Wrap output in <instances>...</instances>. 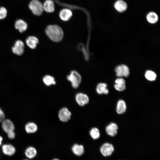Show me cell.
<instances>
[{
  "label": "cell",
  "mask_w": 160,
  "mask_h": 160,
  "mask_svg": "<svg viewBox=\"0 0 160 160\" xmlns=\"http://www.w3.org/2000/svg\"><path fill=\"white\" fill-rule=\"evenodd\" d=\"M115 82L116 84L114 87L117 90L121 92L124 90L126 88L125 81V80L121 78L116 79Z\"/></svg>",
  "instance_id": "obj_16"
},
{
  "label": "cell",
  "mask_w": 160,
  "mask_h": 160,
  "mask_svg": "<svg viewBox=\"0 0 160 160\" xmlns=\"http://www.w3.org/2000/svg\"><path fill=\"white\" fill-rule=\"evenodd\" d=\"M114 151V148L113 145L108 143L103 144L100 148V151L101 154L104 157L111 156Z\"/></svg>",
  "instance_id": "obj_4"
},
{
  "label": "cell",
  "mask_w": 160,
  "mask_h": 160,
  "mask_svg": "<svg viewBox=\"0 0 160 160\" xmlns=\"http://www.w3.org/2000/svg\"><path fill=\"white\" fill-rule=\"evenodd\" d=\"M71 115V113L68 109L64 107L59 111L58 116L60 121L63 122H66L70 119Z\"/></svg>",
  "instance_id": "obj_6"
},
{
  "label": "cell",
  "mask_w": 160,
  "mask_h": 160,
  "mask_svg": "<svg viewBox=\"0 0 160 160\" xmlns=\"http://www.w3.org/2000/svg\"><path fill=\"white\" fill-rule=\"evenodd\" d=\"M89 134L93 140L98 139L100 136L99 130L96 127H94L91 129L89 131Z\"/></svg>",
  "instance_id": "obj_24"
},
{
  "label": "cell",
  "mask_w": 160,
  "mask_h": 160,
  "mask_svg": "<svg viewBox=\"0 0 160 160\" xmlns=\"http://www.w3.org/2000/svg\"><path fill=\"white\" fill-rule=\"evenodd\" d=\"M43 81L44 84L48 86L56 84L54 78L50 75H46L44 76L43 78Z\"/></svg>",
  "instance_id": "obj_23"
},
{
  "label": "cell",
  "mask_w": 160,
  "mask_h": 160,
  "mask_svg": "<svg viewBox=\"0 0 160 160\" xmlns=\"http://www.w3.org/2000/svg\"><path fill=\"white\" fill-rule=\"evenodd\" d=\"M116 76L119 77L124 76L127 77L129 73L128 67L124 65H121L117 66L115 69Z\"/></svg>",
  "instance_id": "obj_5"
},
{
  "label": "cell",
  "mask_w": 160,
  "mask_h": 160,
  "mask_svg": "<svg viewBox=\"0 0 160 160\" xmlns=\"http://www.w3.org/2000/svg\"><path fill=\"white\" fill-rule=\"evenodd\" d=\"M7 11L6 8L4 7H0V19H3L7 16Z\"/></svg>",
  "instance_id": "obj_27"
},
{
  "label": "cell",
  "mask_w": 160,
  "mask_h": 160,
  "mask_svg": "<svg viewBox=\"0 0 160 160\" xmlns=\"http://www.w3.org/2000/svg\"><path fill=\"white\" fill-rule=\"evenodd\" d=\"M114 7L117 12H122L126 10L127 5L124 1L123 0H118L115 2Z\"/></svg>",
  "instance_id": "obj_10"
},
{
  "label": "cell",
  "mask_w": 160,
  "mask_h": 160,
  "mask_svg": "<svg viewBox=\"0 0 160 160\" xmlns=\"http://www.w3.org/2000/svg\"><path fill=\"white\" fill-rule=\"evenodd\" d=\"M146 19L149 23L154 24L158 21L159 18L156 12H151L147 15Z\"/></svg>",
  "instance_id": "obj_20"
},
{
  "label": "cell",
  "mask_w": 160,
  "mask_h": 160,
  "mask_svg": "<svg viewBox=\"0 0 160 160\" xmlns=\"http://www.w3.org/2000/svg\"><path fill=\"white\" fill-rule=\"evenodd\" d=\"M15 28L20 32L22 33L27 30L28 25L25 21L21 19H19L15 21Z\"/></svg>",
  "instance_id": "obj_14"
},
{
  "label": "cell",
  "mask_w": 160,
  "mask_h": 160,
  "mask_svg": "<svg viewBox=\"0 0 160 160\" xmlns=\"http://www.w3.org/2000/svg\"><path fill=\"white\" fill-rule=\"evenodd\" d=\"M39 43V40L36 37L30 36L28 37L26 40V43L28 46L31 49H35Z\"/></svg>",
  "instance_id": "obj_15"
},
{
  "label": "cell",
  "mask_w": 160,
  "mask_h": 160,
  "mask_svg": "<svg viewBox=\"0 0 160 160\" xmlns=\"http://www.w3.org/2000/svg\"><path fill=\"white\" fill-rule=\"evenodd\" d=\"M145 76L147 80L150 81L155 80L156 76L155 73L151 71H147L145 73Z\"/></svg>",
  "instance_id": "obj_26"
},
{
  "label": "cell",
  "mask_w": 160,
  "mask_h": 160,
  "mask_svg": "<svg viewBox=\"0 0 160 160\" xmlns=\"http://www.w3.org/2000/svg\"><path fill=\"white\" fill-rule=\"evenodd\" d=\"M24 47L20 46L14 45V46L12 48V51L13 52L18 55H20L24 52Z\"/></svg>",
  "instance_id": "obj_25"
},
{
  "label": "cell",
  "mask_w": 160,
  "mask_h": 160,
  "mask_svg": "<svg viewBox=\"0 0 160 160\" xmlns=\"http://www.w3.org/2000/svg\"><path fill=\"white\" fill-rule=\"evenodd\" d=\"M43 5L44 10L47 12H52L54 11V4L52 0H46Z\"/></svg>",
  "instance_id": "obj_18"
},
{
  "label": "cell",
  "mask_w": 160,
  "mask_h": 160,
  "mask_svg": "<svg viewBox=\"0 0 160 160\" xmlns=\"http://www.w3.org/2000/svg\"><path fill=\"white\" fill-rule=\"evenodd\" d=\"M107 85L104 83H100L98 84L96 87V91L99 94H108V90L107 88Z\"/></svg>",
  "instance_id": "obj_21"
},
{
  "label": "cell",
  "mask_w": 160,
  "mask_h": 160,
  "mask_svg": "<svg viewBox=\"0 0 160 160\" xmlns=\"http://www.w3.org/2000/svg\"><path fill=\"white\" fill-rule=\"evenodd\" d=\"M23 160H29V159H25Z\"/></svg>",
  "instance_id": "obj_32"
},
{
  "label": "cell",
  "mask_w": 160,
  "mask_h": 160,
  "mask_svg": "<svg viewBox=\"0 0 160 160\" xmlns=\"http://www.w3.org/2000/svg\"><path fill=\"white\" fill-rule=\"evenodd\" d=\"M75 99L77 104L80 106H84L89 101V98L86 94L81 92L77 93L75 96Z\"/></svg>",
  "instance_id": "obj_7"
},
{
  "label": "cell",
  "mask_w": 160,
  "mask_h": 160,
  "mask_svg": "<svg viewBox=\"0 0 160 160\" xmlns=\"http://www.w3.org/2000/svg\"><path fill=\"white\" fill-rule=\"evenodd\" d=\"M7 134L8 138L10 139H14L15 137V135L14 131L9 132Z\"/></svg>",
  "instance_id": "obj_28"
},
{
  "label": "cell",
  "mask_w": 160,
  "mask_h": 160,
  "mask_svg": "<svg viewBox=\"0 0 160 160\" xmlns=\"http://www.w3.org/2000/svg\"><path fill=\"white\" fill-rule=\"evenodd\" d=\"M28 7L33 13L36 15H41L44 10L43 4L38 0H32L30 2Z\"/></svg>",
  "instance_id": "obj_2"
},
{
  "label": "cell",
  "mask_w": 160,
  "mask_h": 160,
  "mask_svg": "<svg viewBox=\"0 0 160 160\" xmlns=\"http://www.w3.org/2000/svg\"><path fill=\"white\" fill-rule=\"evenodd\" d=\"M47 36L52 40L58 42L62 40L63 33L61 28L57 25H50L48 26L45 30Z\"/></svg>",
  "instance_id": "obj_1"
},
{
  "label": "cell",
  "mask_w": 160,
  "mask_h": 160,
  "mask_svg": "<svg viewBox=\"0 0 160 160\" xmlns=\"http://www.w3.org/2000/svg\"><path fill=\"white\" fill-rule=\"evenodd\" d=\"M25 156L28 159H33L37 155V151L36 149L33 146L27 147L24 152Z\"/></svg>",
  "instance_id": "obj_13"
},
{
  "label": "cell",
  "mask_w": 160,
  "mask_h": 160,
  "mask_svg": "<svg viewBox=\"0 0 160 160\" xmlns=\"http://www.w3.org/2000/svg\"><path fill=\"white\" fill-rule=\"evenodd\" d=\"M72 15V12L69 9H65L62 10L60 12L59 16L63 20L67 21L69 20Z\"/></svg>",
  "instance_id": "obj_17"
},
{
  "label": "cell",
  "mask_w": 160,
  "mask_h": 160,
  "mask_svg": "<svg viewBox=\"0 0 160 160\" xmlns=\"http://www.w3.org/2000/svg\"><path fill=\"white\" fill-rule=\"evenodd\" d=\"M38 127L36 124L32 122L27 123L25 127L26 132L28 133H33L35 132L37 130Z\"/></svg>",
  "instance_id": "obj_22"
},
{
  "label": "cell",
  "mask_w": 160,
  "mask_h": 160,
  "mask_svg": "<svg viewBox=\"0 0 160 160\" xmlns=\"http://www.w3.org/2000/svg\"><path fill=\"white\" fill-rule=\"evenodd\" d=\"M1 149L2 152L4 154L9 156H13L16 151L15 147L10 144L3 145L2 146Z\"/></svg>",
  "instance_id": "obj_8"
},
{
  "label": "cell",
  "mask_w": 160,
  "mask_h": 160,
  "mask_svg": "<svg viewBox=\"0 0 160 160\" xmlns=\"http://www.w3.org/2000/svg\"><path fill=\"white\" fill-rule=\"evenodd\" d=\"M5 119V115L4 114L0 108V122H2Z\"/></svg>",
  "instance_id": "obj_29"
},
{
  "label": "cell",
  "mask_w": 160,
  "mask_h": 160,
  "mask_svg": "<svg viewBox=\"0 0 160 160\" xmlns=\"http://www.w3.org/2000/svg\"><path fill=\"white\" fill-rule=\"evenodd\" d=\"M52 160H60L59 159H58L55 158V159H53Z\"/></svg>",
  "instance_id": "obj_31"
},
{
  "label": "cell",
  "mask_w": 160,
  "mask_h": 160,
  "mask_svg": "<svg viewBox=\"0 0 160 160\" xmlns=\"http://www.w3.org/2000/svg\"><path fill=\"white\" fill-rule=\"evenodd\" d=\"M118 129L117 124L113 122L110 123L106 128V132L107 134L111 137L115 136L117 133Z\"/></svg>",
  "instance_id": "obj_11"
},
{
  "label": "cell",
  "mask_w": 160,
  "mask_h": 160,
  "mask_svg": "<svg viewBox=\"0 0 160 160\" xmlns=\"http://www.w3.org/2000/svg\"><path fill=\"white\" fill-rule=\"evenodd\" d=\"M3 140V138L1 136H0V145L2 144V141Z\"/></svg>",
  "instance_id": "obj_30"
},
{
  "label": "cell",
  "mask_w": 160,
  "mask_h": 160,
  "mask_svg": "<svg viewBox=\"0 0 160 160\" xmlns=\"http://www.w3.org/2000/svg\"><path fill=\"white\" fill-rule=\"evenodd\" d=\"M126 108V105L125 101L122 100H119L117 104L116 112L119 114H123L125 112Z\"/></svg>",
  "instance_id": "obj_19"
},
{
  "label": "cell",
  "mask_w": 160,
  "mask_h": 160,
  "mask_svg": "<svg viewBox=\"0 0 160 160\" xmlns=\"http://www.w3.org/2000/svg\"><path fill=\"white\" fill-rule=\"evenodd\" d=\"M67 79L71 83L74 89L78 88L81 81V77L79 73L75 71H73L67 76Z\"/></svg>",
  "instance_id": "obj_3"
},
{
  "label": "cell",
  "mask_w": 160,
  "mask_h": 160,
  "mask_svg": "<svg viewBox=\"0 0 160 160\" xmlns=\"http://www.w3.org/2000/svg\"><path fill=\"white\" fill-rule=\"evenodd\" d=\"M2 127L4 131L7 133L14 131L15 129L14 124L9 119H4L2 122Z\"/></svg>",
  "instance_id": "obj_9"
},
{
  "label": "cell",
  "mask_w": 160,
  "mask_h": 160,
  "mask_svg": "<svg viewBox=\"0 0 160 160\" xmlns=\"http://www.w3.org/2000/svg\"><path fill=\"white\" fill-rule=\"evenodd\" d=\"M71 150L75 155L78 156H81L84 152V146L82 145L77 143L75 144L72 146Z\"/></svg>",
  "instance_id": "obj_12"
}]
</instances>
